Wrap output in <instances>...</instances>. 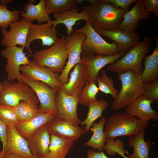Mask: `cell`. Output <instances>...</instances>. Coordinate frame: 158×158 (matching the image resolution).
<instances>
[{
    "instance_id": "1",
    "label": "cell",
    "mask_w": 158,
    "mask_h": 158,
    "mask_svg": "<svg viewBox=\"0 0 158 158\" xmlns=\"http://www.w3.org/2000/svg\"><path fill=\"white\" fill-rule=\"evenodd\" d=\"M90 4L82 9L86 13L87 21L95 30L118 29L125 11L106 0H87Z\"/></svg>"
},
{
    "instance_id": "2",
    "label": "cell",
    "mask_w": 158,
    "mask_h": 158,
    "mask_svg": "<svg viewBox=\"0 0 158 158\" xmlns=\"http://www.w3.org/2000/svg\"><path fill=\"white\" fill-rule=\"evenodd\" d=\"M149 123L126 113L114 114L107 121L104 131L106 139L136 136L144 134Z\"/></svg>"
},
{
    "instance_id": "3",
    "label": "cell",
    "mask_w": 158,
    "mask_h": 158,
    "mask_svg": "<svg viewBox=\"0 0 158 158\" xmlns=\"http://www.w3.org/2000/svg\"><path fill=\"white\" fill-rule=\"evenodd\" d=\"M118 75L121 87L112 103L113 110L126 108L142 95L145 85L141 74L133 71L129 70Z\"/></svg>"
},
{
    "instance_id": "4",
    "label": "cell",
    "mask_w": 158,
    "mask_h": 158,
    "mask_svg": "<svg viewBox=\"0 0 158 158\" xmlns=\"http://www.w3.org/2000/svg\"><path fill=\"white\" fill-rule=\"evenodd\" d=\"M154 39V37H145L124 56L109 65L107 70L118 74L131 70L141 74L144 69L142 65V60L149 52L152 40Z\"/></svg>"
},
{
    "instance_id": "5",
    "label": "cell",
    "mask_w": 158,
    "mask_h": 158,
    "mask_svg": "<svg viewBox=\"0 0 158 158\" xmlns=\"http://www.w3.org/2000/svg\"><path fill=\"white\" fill-rule=\"evenodd\" d=\"M32 61L37 65L46 67L53 72L61 73L68 58L67 42L62 35L50 48L35 52Z\"/></svg>"
},
{
    "instance_id": "6",
    "label": "cell",
    "mask_w": 158,
    "mask_h": 158,
    "mask_svg": "<svg viewBox=\"0 0 158 158\" xmlns=\"http://www.w3.org/2000/svg\"><path fill=\"white\" fill-rule=\"evenodd\" d=\"M24 101L38 104V99L33 90L23 81L4 80L0 92V105L15 107Z\"/></svg>"
},
{
    "instance_id": "7",
    "label": "cell",
    "mask_w": 158,
    "mask_h": 158,
    "mask_svg": "<svg viewBox=\"0 0 158 158\" xmlns=\"http://www.w3.org/2000/svg\"><path fill=\"white\" fill-rule=\"evenodd\" d=\"M85 22L84 26L77 29L85 33L86 36L82 44L83 51L105 56L113 55L119 52L115 42H106L92 28L87 20Z\"/></svg>"
},
{
    "instance_id": "8",
    "label": "cell",
    "mask_w": 158,
    "mask_h": 158,
    "mask_svg": "<svg viewBox=\"0 0 158 158\" xmlns=\"http://www.w3.org/2000/svg\"><path fill=\"white\" fill-rule=\"evenodd\" d=\"M86 37L85 33L77 29L75 30L71 35L65 37L68 61L63 70L58 78V80L61 84L68 82V75L71 70L75 65L81 62L82 44Z\"/></svg>"
},
{
    "instance_id": "9",
    "label": "cell",
    "mask_w": 158,
    "mask_h": 158,
    "mask_svg": "<svg viewBox=\"0 0 158 158\" xmlns=\"http://www.w3.org/2000/svg\"><path fill=\"white\" fill-rule=\"evenodd\" d=\"M126 53V51L120 52L113 55L105 56L82 51L81 54V62L85 69L86 83L96 82L99 75V71L103 68L115 62Z\"/></svg>"
},
{
    "instance_id": "10",
    "label": "cell",
    "mask_w": 158,
    "mask_h": 158,
    "mask_svg": "<svg viewBox=\"0 0 158 158\" xmlns=\"http://www.w3.org/2000/svg\"><path fill=\"white\" fill-rule=\"evenodd\" d=\"M23 49L20 47L13 46L6 47L0 52L1 55L6 59L5 71L7 73V79L10 81L16 79L23 81L24 78L20 72V67L30 62Z\"/></svg>"
},
{
    "instance_id": "11",
    "label": "cell",
    "mask_w": 158,
    "mask_h": 158,
    "mask_svg": "<svg viewBox=\"0 0 158 158\" xmlns=\"http://www.w3.org/2000/svg\"><path fill=\"white\" fill-rule=\"evenodd\" d=\"M55 102L58 116L72 124H80L77 113L78 96L68 95L60 87L56 90Z\"/></svg>"
},
{
    "instance_id": "12",
    "label": "cell",
    "mask_w": 158,
    "mask_h": 158,
    "mask_svg": "<svg viewBox=\"0 0 158 158\" xmlns=\"http://www.w3.org/2000/svg\"><path fill=\"white\" fill-rule=\"evenodd\" d=\"M31 23L23 18L12 22L9 25L10 29L8 31L1 28V32L3 36L1 40V45L6 47L19 45L24 49Z\"/></svg>"
},
{
    "instance_id": "13",
    "label": "cell",
    "mask_w": 158,
    "mask_h": 158,
    "mask_svg": "<svg viewBox=\"0 0 158 158\" xmlns=\"http://www.w3.org/2000/svg\"><path fill=\"white\" fill-rule=\"evenodd\" d=\"M22 75L23 81L33 90L37 97L40 104L39 108L44 112H51L58 116L55 102L56 89H53L42 82L32 80Z\"/></svg>"
},
{
    "instance_id": "14",
    "label": "cell",
    "mask_w": 158,
    "mask_h": 158,
    "mask_svg": "<svg viewBox=\"0 0 158 158\" xmlns=\"http://www.w3.org/2000/svg\"><path fill=\"white\" fill-rule=\"evenodd\" d=\"M53 20L44 24L37 25L31 23L26 40L25 48L30 55H33L30 48V44L35 40H40L42 46H51L59 39L58 32L52 26Z\"/></svg>"
},
{
    "instance_id": "15",
    "label": "cell",
    "mask_w": 158,
    "mask_h": 158,
    "mask_svg": "<svg viewBox=\"0 0 158 158\" xmlns=\"http://www.w3.org/2000/svg\"><path fill=\"white\" fill-rule=\"evenodd\" d=\"M20 71L22 75L27 78L42 82L53 89H58L61 86L58 80V73L53 72L46 67L40 66L31 59L28 64L21 66Z\"/></svg>"
},
{
    "instance_id": "16",
    "label": "cell",
    "mask_w": 158,
    "mask_h": 158,
    "mask_svg": "<svg viewBox=\"0 0 158 158\" xmlns=\"http://www.w3.org/2000/svg\"><path fill=\"white\" fill-rule=\"evenodd\" d=\"M47 125L50 135L69 141L77 140L86 132L84 129L72 124L58 116L54 117Z\"/></svg>"
},
{
    "instance_id": "17",
    "label": "cell",
    "mask_w": 158,
    "mask_h": 158,
    "mask_svg": "<svg viewBox=\"0 0 158 158\" xmlns=\"http://www.w3.org/2000/svg\"><path fill=\"white\" fill-rule=\"evenodd\" d=\"M7 144L1 152L18 154L24 158H35L30 149L27 140L17 131L14 126L7 125Z\"/></svg>"
},
{
    "instance_id": "18",
    "label": "cell",
    "mask_w": 158,
    "mask_h": 158,
    "mask_svg": "<svg viewBox=\"0 0 158 158\" xmlns=\"http://www.w3.org/2000/svg\"><path fill=\"white\" fill-rule=\"evenodd\" d=\"M35 158H43L49 152L50 134L47 124L42 126L26 139Z\"/></svg>"
},
{
    "instance_id": "19",
    "label": "cell",
    "mask_w": 158,
    "mask_h": 158,
    "mask_svg": "<svg viewBox=\"0 0 158 158\" xmlns=\"http://www.w3.org/2000/svg\"><path fill=\"white\" fill-rule=\"evenodd\" d=\"M95 31L100 35L107 37L115 42L119 52L126 51L140 42V36L135 31H127L119 29L112 31L102 29Z\"/></svg>"
},
{
    "instance_id": "20",
    "label": "cell",
    "mask_w": 158,
    "mask_h": 158,
    "mask_svg": "<svg viewBox=\"0 0 158 158\" xmlns=\"http://www.w3.org/2000/svg\"><path fill=\"white\" fill-rule=\"evenodd\" d=\"M135 5L128 11L125 13L118 29L129 32H134L138 28L139 20L149 19L150 13L146 10L142 0H138Z\"/></svg>"
},
{
    "instance_id": "21",
    "label": "cell",
    "mask_w": 158,
    "mask_h": 158,
    "mask_svg": "<svg viewBox=\"0 0 158 158\" xmlns=\"http://www.w3.org/2000/svg\"><path fill=\"white\" fill-rule=\"evenodd\" d=\"M153 102L142 95L126 107L125 113L133 116H136L142 121L149 120L157 121L158 112L153 110L151 104Z\"/></svg>"
},
{
    "instance_id": "22",
    "label": "cell",
    "mask_w": 158,
    "mask_h": 158,
    "mask_svg": "<svg viewBox=\"0 0 158 158\" xmlns=\"http://www.w3.org/2000/svg\"><path fill=\"white\" fill-rule=\"evenodd\" d=\"M73 68L70 74L69 81L61 84L60 88L68 95L79 96L86 83L85 69L81 62L75 65Z\"/></svg>"
},
{
    "instance_id": "23",
    "label": "cell",
    "mask_w": 158,
    "mask_h": 158,
    "mask_svg": "<svg viewBox=\"0 0 158 158\" xmlns=\"http://www.w3.org/2000/svg\"><path fill=\"white\" fill-rule=\"evenodd\" d=\"M55 116L44 112L27 121L19 122L14 126L19 133L27 139L43 126L47 124Z\"/></svg>"
},
{
    "instance_id": "24",
    "label": "cell",
    "mask_w": 158,
    "mask_h": 158,
    "mask_svg": "<svg viewBox=\"0 0 158 158\" xmlns=\"http://www.w3.org/2000/svg\"><path fill=\"white\" fill-rule=\"evenodd\" d=\"M79 9H75L62 13L56 12L53 13V17L55 19L53 20V27L55 28L60 24L64 25L67 28V35H71L73 32V26L79 20H87L88 17L86 12L83 10L79 12Z\"/></svg>"
},
{
    "instance_id": "25",
    "label": "cell",
    "mask_w": 158,
    "mask_h": 158,
    "mask_svg": "<svg viewBox=\"0 0 158 158\" xmlns=\"http://www.w3.org/2000/svg\"><path fill=\"white\" fill-rule=\"evenodd\" d=\"M35 1L30 0L25 4L23 7L25 12L20 9V16L31 23L35 20L39 24L51 21L46 9L45 0H41L37 4L34 5Z\"/></svg>"
},
{
    "instance_id": "26",
    "label": "cell",
    "mask_w": 158,
    "mask_h": 158,
    "mask_svg": "<svg viewBox=\"0 0 158 158\" xmlns=\"http://www.w3.org/2000/svg\"><path fill=\"white\" fill-rule=\"evenodd\" d=\"M156 45L152 53L149 56H145L143 64L144 68L141 74L144 84L155 82L157 80L158 75V39L154 37Z\"/></svg>"
},
{
    "instance_id": "27",
    "label": "cell",
    "mask_w": 158,
    "mask_h": 158,
    "mask_svg": "<svg viewBox=\"0 0 158 158\" xmlns=\"http://www.w3.org/2000/svg\"><path fill=\"white\" fill-rule=\"evenodd\" d=\"M107 121L105 118L102 117L98 123L94 122L92 124L90 129L92 132V135L84 145L91 147L94 151L97 149L99 152L102 151L106 139L104 128Z\"/></svg>"
},
{
    "instance_id": "28",
    "label": "cell",
    "mask_w": 158,
    "mask_h": 158,
    "mask_svg": "<svg viewBox=\"0 0 158 158\" xmlns=\"http://www.w3.org/2000/svg\"><path fill=\"white\" fill-rule=\"evenodd\" d=\"M49 152L42 158H66L74 142L64 140L50 135Z\"/></svg>"
},
{
    "instance_id": "29",
    "label": "cell",
    "mask_w": 158,
    "mask_h": 158,
    "mask_svg": "<svg viewBox=\"0 0 158 158\" xmlns=\"http://www.w3.org/2000/svg\"><path fill=\"white\" fill-rule=\"evenodd\" d=\"M128 145L133 148V153L129 154L128 158H149L152 148V143L148 140H145L144 134L129 137Z\"/></svg>"
},
{
    "instance_id": "30",
    "label": "cell",
    "mask_w": 158,
    "mask_h": 158,
    "mask_svg": "<svg viewBox=\"0 0 158 158\" xmlns=\"http://www.w3.org/2000/svg\"><path fill=\"white\" fill-rule=\"evenodd\" d=\"M109 104L106 100L99 99L90 103L87 106L89 111L87 117L81 121L82 126L85 125L84 129L88 132L92 124L99 118L102 117V113L108 107Z\"/></svg>"
},
{
    "instance_id": "31",
    "label": "cell",
    "mask_w": 158,
    "mask_h": 158,
    "mask_svg": "<svg viewBox=\"0 0 158 158\" xmlns=\"http://www.w3.org/2000/svg\"><path fill=\"white\" fill-rule=\"evenodd\" d=\"M83 0H45V8L49 16L56 12L62 13L77 8Z\"/></svg>"
},
{
    "instance_id": "32",
    "label": "cell",
    "mask_w": 158,
    "mask_h": 158,
    "mask_svg": "<svg viewBox=\"0 0 158 158\" xmlns=\"http://www.w3.org/2000/svg\"><path fill=\"white\" fill-rule=\"evenodd\" d=\"M95 81L86 83L78 96L79 103L87 106L90 103L97 100L96 97L99 90Z\"/></svg>"
},
{
    "instance_id": "33",
    "label": "cell",
    "mask_w": 158,
    "mask_h": 158,
    "mask_svg": "<svg viewBox=\"0 0 158 158\" xmlns=\"http://www.w3.org/2000/svg\"><path fill=\"white\" fill-rule=\"evenodd\" d=\"M96 81L98 84L99 90L105 94L110 95L113 99L118 95L119 92L114 87L113 80L109 77L105 70L102 71Z\"/></svg>"
},
{
    "instance_id": "34",
    "label": "cell",
    "mask_w": 158,
    "mask_h": 158,
    "mask_svg": "<svg viewBox=\"0 0 158 158\" xmlns=\"http://www.w3.org/2000/svg\"><path fill=\"white\" fill-rule=\"evenodd\" d=\"M20 11L8 10L6 6H2L0 3V27L6 28L13 21L20 19Z\"/></svg>"
},
{
    "instance_id": "35",
    "label": "cell",
    "mask_w": 158,
    "mask_h": 158,
    "mask_svg": "<svg viewBox=\"0 0 158 158\" xmlns=\"http://www.w3.org/2000/svg\"><path fill=\"white\" fill-rule=\"evenodd\" d=\"M0 118L6 126H15L19 122L15 107L0 105Z\"/></svg>"
},
{
    "instance_id": "36",
    "label": "cell",
    "mask_w": 158,
    "mask_h": 158,
    "mask_svg": "<svg viewBox=\"0 0 158 158\" xmlns=\"http://www.w3.org/2000/svg\"><path fill=\"white\" fill-rule=\"evenodd\" d=\"M106 144L103 147L106 153L111 156L115 155L116 153L124 154L128 152L124 149V142L121 139L115 140L114 139H106Z\"/></svg>"
},
{
    "instance_id": "37",
    "label": "cell",
    "mask_w": 158,
    "mask_h": 158,
    "mask_svg": "<svg viewBox=\"0 0 158 158\" xmlns=\"http://www.w3.org/2000/svg\"><path fill=\"white\" fill-rule=\"evenodd\" d=\"M147 99L156 103L158 101V81L145 84L143 95Z\"/></svg>"
},
{
    "instance_id": "38",
    "label": "cell",
    "mask_w": 158,
    "mask_h": 158,
    "mask_svg": "<svg viewBox=\"0 0 158 158\" xmlns=\"http://www.w3.org/2000/svg\"><path fill=\"white\" fill-rule=\"evenodd\" d=\"M37 104L33 103L18 117L19 122H23L44 112L40 110Z\"/></svg>"
},
{
    "instance_id": "39",
    "label": "cell",
    "mask_w": 158,
    "mask_h": 158,
    "mask_svg": "<svg viewBox=\"0 0 158 158\" xmlns=\"http://www.w3.org/2000/svg\"><path fill=\"white\" fill-rule=\"evenodd\" d=\"M116 7L119 8L126 12L130 10V5L136 2L138 0H106Z\"/></svg>"
},
{
    "instance_id": "40",
    "label": "cell",
    "mask_w": 158,
    "mask_h": 158,
    "mask_svg": "<svg viewBox=\"0 0 158 158\" xmlns=\"http://www.w3.org/2000/svg\"><path fill=\"white\" fill-rule=\"evenodd\" d=\"M147 11L150 13L153 12L154 15L158 16V0H142Z\"/></svg>"
},
{
    "instance_id": "41",
    "label": "cell",
    "mask_w": 158,
    "mask_h": 158,
    "mask_svg": "<svg viewBox=\"0 0 158 158\" xmlns=\"http://www.w3.org/2000/svg\"><path fill=\"white\" fill-rule=\"evenodd\" d=\"M7 127L6 125L0 118V140L2 144V149H4L7 143Z\"/></svg>"
},
{
    "instance_id": "42",
    "label": "cell",
    "mask_w": 158,
    "mask_h": 158,
    "mask_svg": "<svg viewBox=\"0 0 158 158\" xmlns=\"http://www.w3.org/2000/svg\"><path fill=\"white\" fill-rule=\"evenodd\" d=\"M33 102L22 101L20 102L15 106L16 113L18 117Z\"/></svg>"
},
{
    "instance_id": "43",
    "label": "cell",
    "mask_w": 158,
    "mask_h": 158,
    "mask_svg": "<svg viewBox=\"0 0 158 158\" xmlns=\"http://www.w3.org/2000/svg\"><path fill=\"white\" fill-rule=\"evenodd\" d=\"M86 158H109L107 157L103 151L96 152L92 149L89 150L87 152Z\"/></svg>"
},
{
    "instance_id": "44",
    "label": "cell",
    "mask_w": 158,
    "mask_h": 158,
    "mask_svg": "<svg viewBox=\"0 0 158 158\" xmlns=\"http://www.w3.org/2000/svg\"><path fill=\"white\" fill-rule=\"evenodd\" d=\"M0 158H24L21 156L14 154H5L0 151Z\"/></svg>"
},
{
    "instance_id": "45",
    "label": "cell",
    "mask_w": 158,
    "mask_h": 158,
    "mask_svg": "<svg viewBox=\"0 0 158 158\" xmlns=\"http://www.w3.org/2000/svg\"><path fill=\"white\" fill-rule=\"evenodd\" d=\"M13 1L12 0H0L1 4L4 6H6V5Z\"/></svg>"
},
{
    "instance_id": "46",
    "label": "cell",
    "mask_w": 158,
    "mask_h": 158,
    "mask_svg": "<svg viewBox=\"0 0 158 158\" xmlns=\"http://www.w3.org/2000/svg\"><path fill=\"white\" fill-rule=\"evenodd\" d=\"M119 154L123 157L124 158H128V157H126L125 155V154H123L122 153H120V154Z\"/></svg>"
},
{
    "instance_id": "47",
    "label": "cell",
    "mask_w": 158,
    "mask_h": 158,
    "mask_svg": "<svg viewBox=\"0 0 158 158\" xmlns=\"http://www.w3.org/2000/svg\"><path fill=\"white\" fill-rule=\"evenodd\" d=\"M2 82H1L0 81V90L2 86Z\"/></svg>"
},
{
    "instance_id": "48",
    "label": "cell",
    "mask_w": 158,
    "mask_h": 158,
    "mask_svg": "<svg viewBox=\"0 0 158 158\" xmlns=\"http://www.w3.org/2000/svg\"><path fill=\"white\" fill-rule=\"evenodd\" d=\"M150 158H152V157H150Z\"/></svg>"
}]
</instances>
